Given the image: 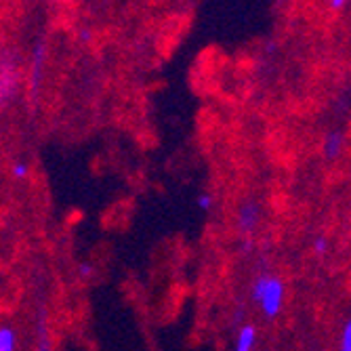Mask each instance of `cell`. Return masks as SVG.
I'll return each instance as SVG.
<instances>
[{
    "mask_svg": "<svg viewBox=\"0 0 351 351\" xmlns=\"http://www.w3.org/2000/svg\"><path fill=\"white\" fill-rule=\"evenodd\" d=\"M257 345V328L254 324H242L236 332L234 351H252Z\"/></svg>",
    "mask_w": 351,
    "mask_h": 351,
    "instance_id": "5b68a950",
    "label": "cell"
},
{
    "mask_svg": "<svg viewBox=\"0 0 351 351\" xmlns=\"http://www.w3.org/2000/svg\"><path fill=\"white\" fill-rule=\"evenodd\" d=\"M49 49L43 40H36L32 47L29 55V78H27V93L32 101H38L40 97V88H43V78H45V63H47Z\"/></svg>",
    "mask_w": 351,
    "mask_h": 351,
    "instance_id": "7a4b0ae2",
    "label": "cell"
},
{
    "mask_svg": "<svg viewBox=\"0 0 351 351\" xmlns=\"http://www.w3.org/2000/svg\"><path fill=\"white\" fill-rule=\"evenodd\" d=\"M263 219V206L254 200V198H248L240 204L238 208V215H236V226H238V232L240 234H252L254 230L259 228V223Z\"/></svg>",
    "mask_w": 351,
    "mask_h": 351,
    "instance_id": "3957f363",
    "label": "cell"
},
{
    "mask_svg": "<svg viewBox=\"0 0 351 351\" xmlns=\"http://www.w3.org/2000/svg\"><path fill=\"white\" fill-rule=\"evenodd\" d=\"M11 175H13L15 179L23 181V179L29 175V165H27V162H23V160L13 162V165H11Z\"/></svg>",
    "mask_w": 351,
    "mask_h": 351,
    "instance_id": "9c48e42d",
    "label": "cell"
},
{
    "mask_svg": "<svg viewBox=\"0 0 351 351\" xmlns=\"http://www.w3.org/2000/svg\"><path fill=\"white\" fill-rule=\"evenodd\" d=\"M345 141L347 139H345V133L341 129H332L326 133L324 143H322V152H324L326 160H337L345 149Z\"/></svg>",
    "mask_w": 351,
    "mask_h": 351,
    "instance_id": "277c9868",
    "label": "cell"
},
{
    "mask_svg": "<svg viewBox=\"0 0 351 351\" xmlns=\"http://www.w3.org/2000/svg\"><path fill=\"white\" fill-rule=\"evenodd\" d=\"M313 252L320 254V257H324V254L328 252V238L326 236H317L313 240Z\"/></svg>",
    "mask_w": 351,
    "mask_h": 351,
    "instance_id": "8fae6325",
    "label": "cell"
},
{
    "mask_svg": "<svg viewBox=\"0 0 351 351\" xmlns=\"http://www.w3.org/2000/svg\"><path fill=\"white\" fill-rule=\"evenodd\" d=\"M196 204H198L200 210L208 213L213 208V204H215V198L208 194V191H202V194H198V198H196Z\"/></svg>",
    "mask_w": 351,
    "mask_h": 351,
    "instance_id": "30bf717a",
    "label": "cell"
},
{
    "mask_svg": "<svg viewBox=\"0 0 351 351\" xmlns=\"http://www.w3.org/2000/svg\"><path fill=\"white\" fill-rule=\"evenodd\" d=\"M78 40L86 43V45L93 40V34H90V29H88V27H80V29H78Z\"/></svg>",
    "mask_w": 351,
    "mask_h": 351,
    "instance_id": "5bb4252c",
    "label": "cell"
},
{
    "mask_svg": "<svg viewBox=\"0 0 351 351\" xmlns=\"http://www.w3.org/2000/svg\"><path fill=\"white\" fill-rule=\"evenodd\" d=\"M36 351H53L49 330H47V324L43 317H38V322H36Z\"/></svg>",
    "mask_w": 351,
    "mask_h": 351,
    "instance_id": "52a82bcc",
    "label": "cell"
},
{
    "mask_svg": "<svg viewBox=\"0 0 351 351\" xmlns=\"http://www.w3.org/2000/svg\"><path fill=\"white\" fill-rule=\"evenodd\" d=\"M250 301L259 307L265 320L274 322L286 303V282L276 274H259L250 282Z\"/></svg>",
    "mask_w": 351,
    "mask_h": 351,
    "instance_id": "6da1fadb",
    "label": "cell"
},
{
    "mask_svg": "<svg viewBox=\"0 0 351 351\" xmlns=\"http://www.w3.org/2000/svg\"><path fill=\"white\" fill-rule=\"evenodd\" d=\"M326 7H328V9H332V11H341V9H345V7H347V0H328Z\"/></svg>",
    "mask_w": 351,
    "mask_h": 351,
    "instance_id": "4fadbf2b",
    "label": "cell"
},
{
    "mask_svg": "<svg viewBox=\"0 0 351 351\" xmlns=\"http://www.w3.org/2000/svg\"><path fill=\"white\" fill-rule=\"evenodd\" d=\"M0 351H17V332L11 326L0 328Z\"/></svg>",
    "mask_w": 351,
    "mask_h": 351,
    "instance_id": "8992f818",
    "label": "cell"
},
{
    "mask_svg": "<svg viewBox=\"0 0 351 351\" xmlns=\"http://www.w3.org/2000/svg\"><path fill=\"white\" fill-rule=\"evenodd\" d=\"M339 351H351V315L345 320L341 328V341H339Z\"/></svg>",
    "mask_w": 351,
    "mask_h": 351,
    "instance_id": "ba28073f",
    "label": "cell"
},
{
    "mask_svg": "<svg viewBox=\"0 0 351 351\" xmlns=\"http://www.w3.org/2000/svg\"><path fill=\"white\" fill-rule=\"evenodd\" d=\"M78 276H80L82 280H88V278L93 276V265H90V263H80V265H78Z\"/></svg>",
    "mask_w": 351,
    "mask_h": 351,
    "instance_id": "7c38bea8",
    "label": "cell"
}]
</instances>
